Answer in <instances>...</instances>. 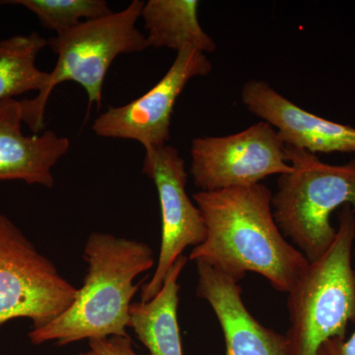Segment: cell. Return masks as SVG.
Returning a JSON list of instances; mask_svg holds the SVG:
<instances>
[{
  "mask_svg": "<svg viewBox=\"0 0 355 355\" xmlns=\"http://www.w3.org/2000/svg\"><path fill=\"white\" fill-rule=\"evenodd\" d=\"M193 198L207 236L193 248L191 261L211 266L238 284L247 272H254L275 291H291L310 263L277 226L272 193L266 184L200 191Z\"/></svg>",
  "mask_w": 355,
  "mask_h": 355,
  "instance_id": "obj_1",
  "label": "cell"
},
{
  "mask_svg": "<svg viewBox=\"0 0 355 355\" xmlns=\"http://www.w3.org/2000/svg\"><path fill=\"white\" fill-rule=\"evenodd\" d=\"M84 260L88 272L76 300L50 323L30 331L33 345L130 336V311L139 286L135 279L153 268V249L137 240L94 232L84 247Z\"/></svg>",
  "mask_w": 355,
  "mask_h": 355,
  "instance_id": "obj_2",
  "label": "cell"
},
{
  "mask_svg": "<svg viewBox=\"0 0 355 355\" xmlns=\"http://www.w3.org/2000/svg\"><path fill=\"white\" fill-rule=\"evenodd\" d=\"M335 241L310 263L288 292L289 355H318L331 338L345 340L355 323V211H338Z\"/></svg>",
  "mask_w": 355,
  "mask_h": 355,
  "instance_id": "obj_3",
  "label": "cell"
},
{
  "mask_svg": "<svg viewBox=\"0 0 355 355\" xmlns=\"http://www.w3.org/2000/svg\"><path fill=\"white\" fill-rule=\"evenodd\" d=\"M144 2L133 0L119 12L84 21L49 40L58 55L53 71L42 92L31 100H22L23 120L34 135L44 130L46 104L53 89L72 81L83 86L89 105L101 107L103 85L110 67L119 55L141 53L148 49L146 35L137 28Z\"/></svg>",
  "mask_w": 355,
  "mask_h": 355,
  "instance_id": "obj_4",
  "label": "cell"
},
{
  "mask_svg": "<svg viewBox=\"0 0 355 355\" xmlns=\"http://www.w3.org/2000/svg\"><path fill=\"white\" fill-rule=\"evenodd\" d=\"M286 153L292 170L279 176L273 216L284 237L313 263L335 241L331 214L347 205L355 211V159L331 165L293 147L286 146Z\"/></svg>",
  "mask_w": 355,
  "mask_h": 355,
  "instance_id": "obj_5",
  "label": "cell"
},
{
  "mask_svg": "<svg viewBox=\"0 0 355 355\" xmlns=\"http://www.w3.org/2000/svg\"><path fill=\"white\" fill-rule=\"evenodd\" d=\"M77 293L53 261L0 212V326L27 318L33 329L41 328L69 309Z\"/></svg>",
  "mask_w": 355,
  "mask_h": 355,
  "instance_id": "obj_6",
  "label": "cell"
},
{
  "mask_svg": "<svg viewBox=\"0 0 355 355\" xmlns=\"http://www.w3.org/2000/svg\"><path fill=\"white\" fill-rule=\"evenodd\" d=\"M191 156V175L202 191L253 186L292 170L286 144L263 121L226 137H196Z\"/></svg>",
  "mask_w": 355,
  "mask_h": 355,
  "instance_id": "obj_7",
  "label": "cell"
},
{
  "mask_svg": "<svg viewBox=\"0 0 355 355\" xmlns=\"http://www.w3.org/2000/svg\"><path fill=\"white\" fill-rule=\"evenodd\" d=\"M141 171L155 184L162 222L157 266L141 288V302H147L161 291L166 275L184 249L205 241L207 227L202 212L187 193L188 173L177 148L166 144L147 149Z\"/></svg>",
  "mask_w": 355,
  "mask_h": 355,
  "instance_id": "obj_8",
  "label": "cell"
},
{
  "mask_svg": "<svg viewBox=\"0 0 355 355\" xmlns=\"http://www.w3.org/2000/svg\"><path fill=\"white\" fill-rule=\"evenodd\" d=\"M211 70L202 51H178L171 67L150 90L123 106L109 107L96 119L93 132L105 139L135 140L146 150L166 146L178 98L191 79L209 76Z\"/></svg>",
  "mask_w": 355,
  "mask_h": 355,
  "instance_id": "obj_9",
  "label": "cell"
},
{
  "mask_svg": "<svg viewBox=\"0 0 355 355\" xmlns=\"http://www.w3.org/2000/svg\"><path fill=\"white\" fill-rule=\"evenodd\" d=\"M243 104L272 125L286 146L312 154L355 153V128L321 118L294 104L263 80L243 85Z\"/></svg>",
  "mask_w": 355,
  "mask_h": 355,
  "instance_id": "obj_10",
  "label": "cell"
},
{
  "mask_svg": "<svg viewBox=\"0 0 355 355\" xmlns=\"http://www.w3.org/2000/svg\"><path fill=\"white\" fill-rule=\"evenodd\" d=\"M198 297L214 310L225 340V355H289L286 336L266 328L247 309L238 282L197 263Z\"/></svg>",
  "mask_w": 355,
  "mask_h": 355,
  "instance_id": "obj_11",
  "label": "cell"
},
{
  "mask_svg": "<svg viewBox=\"0 0 355 355\" xmlns=\"http://www.w3.org/2000/svg\"><path fill=\"white\" fill-rule=\"evenodd\" d=\"M23 123L21 101H0V182L23 181L51 189V169L69 153L70 140L53 130L27 137Z\"/></svg>",
  "mask_w": 355,
  "mask_h": 355,
  "instance_id": "obj_12",
  "label": "cell"
},
{
  "mask_svg": "<svg viewBox=\"0 0 355 355\" xmlns=\"http://www.w3.org/2000/svg\"><path fill=\"white\" fill-rule=\"evenodd\" d=\"M188 259L180 257L166 275L161 291L147 302L130 307V328L150 355H184L178 323L181 286L178 284Z\"/></svg>",
  "mask_w": 355,
  "mask_h": 355,
  "instance_id": "obj_13",
  "label": "cell"
},
{
  "mask_svg": "<svg viewBox=\"0 0 355 355\" xmlns=\"http://www.w3.org/2000/svg\"><path fill=\"white\" fill-rule=\"evenodd\" d=\"M200 3L198 0H149L144 3L140 18L144 21L149 48L214 53L216 42L198 19Z\"/></svg>",
  "mask_w": 355,
  "mask_h": 355,
  "instance_id": "obj_14",
  "label": "cell"
},
{
  "mask_svg": "<svg viewBox=\"0 0 355 355\" xmlns=\"http://www.w3.org/2000/svg\"><path fill=\"white\" fill-rule=\"evenodd\" d=\"M46 46L48 40L37 32L0 41V101L44 90L49 72L39 69L36 60Z\"/></svg>",
  "mask_w": 355,
  "mask_h": 355,
  "instance_id": "obj_15",
  "label": "cell"
},
{
  "mask_svg": "<svg viewBox=\"0 0 355 355\" xmlns=\"http://www.w3.org/2000/svg\"><path fill=\"white\" fill-rule=\"evenodd\" d=\"M0 4L25 7L37 16L43 27L55 34L113 12L105 0H9Z\"/></svg>",
  "mask_w": 355,
  "mask_h": 355,
  "instance_id": "obj_16",
  "label": "cell"
},
{
  "mask_svg": "<svg viewBox=\"0 0 355 355\" xmlns=\"http://www.w3.org/2000/svg\"><path fill=\"white\" fill-rule=\"evenodd\" d=\"M89 345L96 355H139L133 349L130 336H112L89 340Z\"/></svg>",
  "mask_w": 355,
  "mask_h": 355,
  "instance_id": "obj_17",
  "label": "cell"
},
{
  "mask_svg": "<svg viewBox=\"0 0 355 355\" xmlns=\"http://www.w3.org/2000/svg\"><path fill=\"white\" fill-rule=\"evenodd\" d=\"M327 355H355V331L349 338H331L324 343L323 347Z\"/></svg>",
  "mask_w": 355,
  "mask_h": 355,
  "instance_id": "obj_18",
  "label": "cell"
},
{
  "mask_svg": "<svg viewBox=\"0 0 355 355\" xmlns=\"http://www.w3.org/2000/svg\"><path fill=\"white\" fill-rule=\"evenodd\" d=\"M80 355H96L94 352H92V350H89L87 352H83V354H81Z\"/></svg>",
  "mask_w": 355,
  "mask_h": 355,
  "instance_id": "obj_19",
  "label": "cell"
},
{
  "mask_svg": "<svg viewBox=\"0 0 355 355\" xmlns=\"http://www.w3.org/2000/svg\"><path fill=\"white\" fill-rule=\"evenodd\" d=\"M318 355H327L326 352H324L323 349H320L319 354Z\"/></svg>",
  "mask_w": 355,
  "mask_h": 355,
  "instance_id": "obj_20",
  "label": "cell"
},
{
  "mask_svg": "<svg viewBox=\"0 0 355 355\" xmlns=\"http://www.w3.org/2000/svg\"><path fill=\"white\" fill-rule=\"evenodd\" d=\"M354 263H355V250H354Z\"/></svg>",
  "mask_w": 355,
  "mask_h": 355,
  "instance_id": "obj_21",
  "label": "cell"
}]
</instances>
